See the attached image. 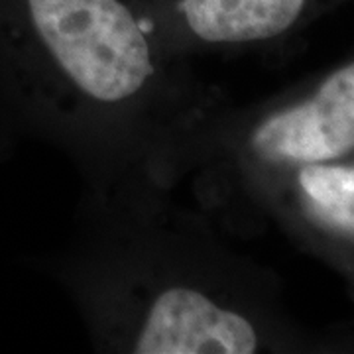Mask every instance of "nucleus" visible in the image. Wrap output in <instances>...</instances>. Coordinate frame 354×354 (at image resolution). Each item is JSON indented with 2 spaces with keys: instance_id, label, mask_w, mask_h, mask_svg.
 <instances>
[{
  "instance_id": "nucleus-2",
  "label": "nucleus",
  "mask_w": 354,
  "mask_h": 354,
  "mask_svg": "<svg viewBox=\"0 0 354 354\" xmlns=\"http://www.w3.org/2000/svg\"><path fill=\"white\" fill-rule=\"evenodd\" d=\"M95 254L81 283L106 341L136 354H252L264 321L228 279L225 258L165 246L158 232L124 230Z\"/></svg>"
},
{
  "instance_id": "nucleus-3",
  "label": "nucleus",
  "mask_w": 354,
  "mask_h": 354,
  "mask_svg": "<svg viewBox=\"0 0 354 354\" xmlns=\"http://www.w3.org/2000/svg\"><path fill=\"white\" fill-rule=\"evenodd\" d=\"M193 158L242 185L293 167L354 158V59L242 120L215 116Z\"/></svg>"
},
{
  "instance_id": "nucleus-5",
  "label": "nucleus",
  "mask_w": 354,
  "mask_h": 354,
  "mask_svg": "<svg viewBox=\"0 0 354 354\" xmlns=\"http://www.w3.org/2000/svg\"><path fill=\"white\" fill-rule=\"evenodd\" d=\"M307 0H179L187 48L242 50L288 34Z\"/></svg>"
},
{
  "instance_id": "nucleus-4",
  "label": "nucleus",
  "mask_w": 354,
  "mask_h": 354,
  "mask_svg": "<svg viewBox=\"0 0 354 354\" xmlns=\"http://www.w3.org/2000/svg\"><path fill=\"white\" fill-rule=\"evenodd\" d=\"M299 234L354 270V158L293 167L242 185Z\"/></svg>"
},
{
  "instance_id": "nucleus-1",
  "label": "nucleus",
  "mask_w": 354,
  "mask_h": 354,
  "mask_svg": "<svg viewBox=\"0 0 354 354\" xmlns=\"http://www.w3.org/2000/svg\"><path fill=\"white\" fill-rule=\"evenodd\" d=\"M176 69L122 0H16L0 14L6 113L144 197L216 116Z\"/></svg>"
}]
</instances>
